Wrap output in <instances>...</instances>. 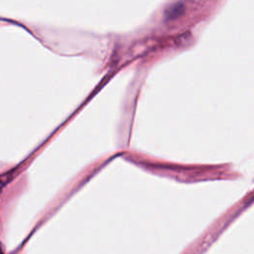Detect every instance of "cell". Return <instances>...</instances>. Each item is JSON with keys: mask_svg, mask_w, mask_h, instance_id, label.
Segmentation results:
<instances>
[{"mask_svg": "<svg viewBox=\"0 0 254 254\" xmlns=\"http://www.w3.org/2000/svg\"><path fill=\"white\" fill-rule=\"evenodd\" d=\"M0 254H3V252H2V250H1V247H0Z\"/></svg>", "mask_w": 254, "mask_h": 254, "instance_id": "obj_1", "label": "cell"}]
</instances>
